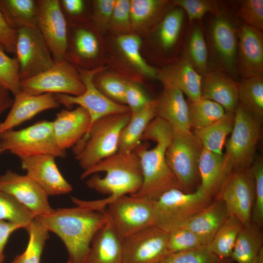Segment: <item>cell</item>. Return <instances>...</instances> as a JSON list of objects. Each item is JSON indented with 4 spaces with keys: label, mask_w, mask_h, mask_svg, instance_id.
Returning <instances> with one entry per match:
<instances>
[{
    "label": "cell",
    "mask_w": 263,
    "mask_h": 263,
    "mask_svg": "<svg viewBox=\"0 0 263 263\" xmlns=\"http://www.w3.org/2000/svg\"><path fill=\"white\" fill-rule=\"evenodd\" d=\"M93 175L86 184L88 187L108 197L85 201L72 197L77 206L101 212L107 205L127 194L132 195L141 188L143 181L140 159L134 152H117L84 170L81 179Z\"/></svg>",
    "instance_id": "obj_1"
},
{
    "label": "cell",
    "mask_w": 263,
    "mask_h": 263,
    "mask_svg": "<svg viewBox=\"0 0 263 263\" xmlns=\"http://www.w3.org/2000/svg\"><path fill=\"white\" fill-rule=\"evenodd\" d=\"M174 133L171 126L159 117H155L149 123L141 140H151L156 145L149 150L148 144H140L134 150L140 159L143 181L140 188L130 195L154 202L169 189L182 190L165 158L166 149Z\"/></svg>",
    "instance_id": "obj_2"
},
{
    "label": "cell",
    "mask_w": 263,
    "mask_h": 263,
    "mask_svg": "<svg viewBox=\"0 0 263 263\" xmlns=\"http://www.w3.org/2000/svg\"><path fill=\"white\" fill-rule=\"evenodd\" d=\"M64 243L72 263H85L94 237L108 221L100 212L79 206L35 217Z\"/></svg>",
    "instance_id": "obj_3"
},
{
    "label": "cell",
    "mask_w": 263,
    "mask_h": 263,
    "mask_svg": "<svg viewBox=\"0 0 263 263\" xmlns=\"http://www.w3.org/2000/svg\"><path fill=\"white\" fill-rule=\"evenodd\" d=\"M131 117V112L112 114L94 122L74 146V152L84 170L117 152L119 136Z\"/></svg>",
    "instance_id": "obj_4"
},
{
    "label": "cell",
    "mask_w": 263,
    "mask_h": 263,
    "mask_svg": "<svg viewBox=\"0 0 263 263\" xmlns=\"http://www.w3.org/2000/svg\"><path fill=\"white\" fill-rule=\"evenodd\" d=\"M235 16L221 4L211 14L205 33L208 52L209 70L224 72L234 79L238 76L235 61L238 47V24Z\"/></svg>",
    "instance_id": "obj_5"
},
{
    "label": "cell",
    "mask_w": 263,
    "mask_h": 263,
    "mask_svg": "<svg viewBox=\"0 0 263 263\" xmlns=\"http://www.w3.org/2000/svg\"><path fill=\"white\" fill-rule=\"evenodd\" d=\"M211 202L200 185L191 192L169 189L154 202L155 225L169 233L182 227Z\"/></svg>",
    "instance_id": "obj_6"
},
{
    "label": "cell",
    "mask_w": 263,
    "mask_h": 263,
    "mask_svg": "<svg viewBox=\"0 0 263 263\" xmlns=\"http://www.w3.org/2000/svg\"><path fill=\"white\" fill-rule=\"evenodd\" d=\"M0 147L20 159L42 154L65 158V151L56 145L52 122L41 120L20 130H9L0 132Z\"/></svg>",
    "instance_id": "obj_7"
},
{
    "label": "cell",
    "mask_w": 263,
    "mask_h": 263,
    "mask_svg": "<svg viewBox=\"0 0 263 263\" xmlns=\"http://www.w3.org/2000/svg\"><path fill=\"white\" fill-rule=\"evenodd\" d=\"M202 149L197 138L189 132H174L166 149L167 164L185 192H191L197 183L199 161Z\"/></svg>",
    "instance_id": "obj_8"
},
{
    "label": "cell",
    "mask_w": 263,
    "mask_h": 263,
    "mask_svg": "<svg viewBox=\"0 0 263 263\" xmlns=\"http://www.w3.org/2000/svg\"><path fill=\"white\" fill-rule=\"evenodd\" d=\"M104 213L122 239L155 225L154 202L125 195L113 201Z\"/></svg>",
    "instance_id": "obj_9"
},
{
    "label": "cell",
    "mask_w": 263,
    "mask_h": 263,
    "mask_svg": "<svg viewBox=\"0 0 263 263\" xmlns=\"http://www.w3.org/2000/svg\"><path fill=\"white\" fill-rule=\"evenodd\" d=\"M260 123L239 104L234 112V122L225 154L232 169H249L255 159L261 136Z\"/></svg>",
    "instance_id": "obj_10"
},
{
    "label": "cell",
    "mask_w": 263,
    "mask_h": 263,
    "mask_svg": "<svg viewBox=\"0 0 263 263\" xmlns=\"http://www.w3.org/2000/svg\"><path fill=\"white\" fill-rule=\"evenodd\" d=\"M21 84L23 92L35 95L53 93L78 96L86 90L77 68L65 60L55 61L50 69L21 81Z\"/></svg>",
    "instance_id": "obj_11"
},
{
    "label": "cell",
    "mask_w": 263,
    "mask_h": 263,
    "mask_svg": "<svg viewBox=\"0 0 263 263\" xmlns=\"http://www.w3.org/2000/svg\"><path fill=\"white\" fill-rule=\"evenodd\" d=\"M77 69L86 90L82 94L78 96L54 94L60 105H63L67 109H70L75 104L84 108L90 116V128L94 122L105 116L131 112L128 106L111 100L96 87L94 78L97 74L101 71L102 68L92 70Z\"/></svg>",
    "instance_id": "obj_12"
},
{
    "label": "cell",
    "mask_w": 263,
    "mask_h": 263,
    "mask_svg": "<svg viewBox=\"0 0 263 263\" xmlns=\"http://www.w3.org/2000/svg\"><path fill=\"white\" fill-rule=\"evenodd\" d=\"M17 31L15 57L18 61L21 81L50 69L55 61L37 27L22 28Z\"/></svg>",
    "instance_id": "obj_13"
},
{
    "label": "cell",
    "mask_w": 263,
    "mask_h": 263,
    "mask_svg": "<svg viewBox=\"0 0 263 263\" xmlns=\"http://www.w3.org/2000/svg\"><path fill=\"white\" fill-rule=\"evenodd\" d=\"M255 181L250 169H232L225 179L215 199L224 202L229 214L246 225L251 223L255 199Z\"/></svg>",
    "instance_id": "obj_14"
},
{
    "label": "cell",
    "mask_w": 263,
    "mask_h": 263,
    "mask_svg": "<svg viewBox=\"0 0 263 263\" xmlns=\"http://www.w3.org/2000/svg\"><path fill=\"white\" fill-rule=\"evenodd\" d=\"M169 233L155 225L122 240L123 263H159L169 255Z\"/></svg>",
    "instance_id": "obj_15"
},
{
    "label": "cell",
    "mask_w": 263,
    "mask_h": 263,
    "mask_svg": "<svg viewBox=\"0 0 263 263\" xmlns=\"http://www.w3.org/2000/svg\"><path fill=\"white\" fill-rule=\"evenodd\" d=\"M37 28L47 44L55 61L64 60L67 46V23L59 0H38Z\"/></svg>",
    "instance_id": "obj_16"
},
{
    "label": "cell",
    "mask_w": 263,
    "mask_h": 263,
    "mask_svg": "<svg viewBox=\"0 0 263 263\" xmlns=\"http://www.w3.org/2000/svg\"><path fill=\"white\" fill-rule=\"evenodd\" d=\"M0 188L13 196L35 217L52 212L47 193L33 180L11 170L0 176Z\"/></svg>",
    "instance_id": "obj_17"
},
{
    "label": "cell",
    "mask_w": 263,
    "mask_h": 263,
    "mask_svg": "<svg viewBox=\"0 0 263 263\" xmlns=\"http://www.w3.org/2000/svg\"><path fill=\"white\" fill-rule=\"evenodd\" d=\"M235 61L238 76L263 75V31L242 23L238 27Z\"/></svg>",
    "instance_id": "obj_18"
},
{
    "label": "cell",
    "mask_w": 263,
    "mask_h": 263,
    "mask_svg": "<svg viewBox=\"0 0 263 263\" xmlns=\"http://www.w3.org/2000/svg\"><path fill=\"white\" fill-rule=\"evenodd\" d=\"M54 156L42 154L20 158L21 167L48 195L68 193L72 186L60 173Z\"/></svg>",
    "instance_id": "obj_19"
},
{
    "label": "cell",
    "mask_w": 263,
    "mask_h": 263,
    "mask_svg": "<svg viewBox=\"0 0 263 263\" xmlns=\"http://www.w3.org/2000/svg\"><path fill=\"white\" fill-rule=\"evenodd\" d=\"M55 142L61 150L75 146L87 133L91 125L88 112L79 106L73 110H62L52 121Z\"/></svg>",
    "instance_id": "obj_20"
},
{
    "label": "cell",
    "mask_w": 263,
    "mask_h": 263,
    "mask_svg": "<svg viewBox=\"0 0 263 263\" xmlns=\"http://www.w3.org/2000/svg\"><path fill=\"white\" fill-rule=\"evenodd\" d=\"M99 44L91 28L75 23H67V46L64 60L77 68L86 69L98 56Z\"/></svg>",
    "instance_id": "obj_21"
},
{
    "label": "cell",
    "mask_w": 263,
    "mask_h": 263,
    "mask_svg": "<svg viewBox=\"0 0 263 263\" xmlns=\"http://www.w3.org/2000/svg\"><path fill=\"white\" fill-rule=\"evenodd\" d=\"M59 106L54 94L35 95L21 91L14 96L10 112L4 120L0 122V132L12 130L39 113L57 108Z\"/></svg>",
    "instance_id": "obj_22"
},
{
    "label": "cell",
    "mask_w": 263,
    "mask_h": 263,
    "mask_svg": "<svg viewBox=\"0 0 263 263\" xmlns=\"http://www.w3.org/2000/svg\"><path fill=\"white\" fill-rule=\"evenodd\" d=\"M239 83L227 74L209 70L203 76L201 98L214 101L226 113H234L239 102Z\"/></svg>",
    "instance_id": "obj_23"
},
{
    "label": "cell",
    "mask_w": 263,
    "mask_h": 263,
    "mask_svg": "<svg viewBox=\"0 0 263 263\" xmlns=\"http://www.w3.org/2000/svg\"><path fill=\"white\" fill-rule=\"evenodd\" d=\"M163 86V92L155 100V117L168 122L174 132H191L188 103L184 98L183 93L173 86Z\"/></svg>",
    "instance_id": "obj_24"
},
{
    "label": "cell",
    "mask_w": 263,
    "mask_h": 263,
    "mask_svg": "<svg viewBox=\"0 0 263 263\" xmlns=\"http://www.w3.org/2000/svg\"><path fill=\"white\" fill-rule=\"evenodd\" d=\"M157 77L163 85L173 86L180 90L190 102L201 99L203 76L183 57L158 72Z\"/></svg>",
    "instance_id": "obj_25"
},
{
    "label": "cell",
    "mask_w": 263,
    "mask_h": 263,
    "mask_svg": "<svg viewBox=\"0 0 263 263\" xmlns=\"http://www.w3.org/2000/svg\"><path fill=\"white\" fill-rule=\"evenodd\" d=\"M200 186L210 200L215 197L225 179L232 170L225 154L202 149L198 165Z\"/></svg>",
    "instance_id": "obj_26"
},
{
    "label": "cell",
    "mask_w": 263,
    "mask_h": 263,
    "mask_svg": "<svg viewBox=\"0 0 263 263\" xmlns=\"http://www.w3.org/2000/svg\"><path fill=\"white\" fill-rule=\"evenodd\" d=\"M85 263H123L122 240L108 219L94 237Z\"/></svg>",
    "instance_id": "obj_27"
},
{
    "label": "cell",
    "mask_w": 263,
    "mask_h": 263,
    "mask_svg": "<svg viewBox=\"0 0 263 263\" xmlns=\"http://www.w3.org/2000/svg\"><path fill=\"white\" fill-rule=\"evenodd\" d=\"M229 215L224 202L215 199L190 218L182 227L196 234L205 245H208Z\"/></svg>",
    "instance_id": "obj_28"
},
{
    "label": "cell",
    "mask_w": 263,
    "mask_h": 263,
    "mask_svg": "<svg viewBox=\"0 0 263 263\" xmlns=\"http://www.w3.org/2000/svg\"><path fill=\"white\" fill-rule=\"evenodd\" d=\"M155 116V100H152L136 113L131 115L129 122L121 132L117 152L129 153L133 152L141 144L144 132Z\"/></svg>",
    "instance_id": "obj_29"
},
{
    "label": "cell",
    "mask_w": 263,
    "mask_h": 263,
    "mask_svg": "<svg viewBox=\"0 0 263 263\" xmlns=\"http://www.w3.org/2000/svg\"><path fill=\"white\" fill-rule=\"evenodd\" d=\"M0 11L7 24L14 30L37 27L38 0H0Z\"/></svg>",
    "instance_id": "obj_30"
},
{
    "label": "cell",
    "mask_w": 263,
    "mask_h": 263,
    "mask_svg": "<svg viewBox=\"0 0 263 263\" xmlns=\"http://www.w3.org/2000/svg\"><path fill=\"white\" fill-rule=\"evenodd\" d=\"M262 227L250 223L244 225L236 240L230 259L237 263H255L263 249Z\"/></svg>",
    "instance_id": "obj_31"
},
{
    "label": "cell",
    "mask_w": 263,
    "mask_h": 263,
    "mask_svg": "<svg viewBox=\"0 0 263 263\" xmlns=\"http://www.w3.org/2000/svg\"><path fill=\"white\" fill-rule=\"evenodd\" d=\"M130 1L132 29L138 31L145 30L160 21L166 15L164 14L170 3V1L164 0Z\"/></svg>",
    "instance_id": "obj_32"
},
{
    "label": "cell",
    "mask_w": 263,
    "mask_h": 263,
    "mask_svg": "<svg viewBox=\"0 0 263 263\" xmlns=\"http://www.w3.org/2000/svg\"><path fill=\"white\" fill-rule=\"evenodd\" d=\"M186 14L176 7L169 11L160 20L154 34L158 47L167 52L174 49L182 35Z\"/></svg>",
    "instance_id": "obj_33"
},
{
    "label": "cell",
    "mask_w": 263,
    "mask_h": 263,
    "mask_svg": "<svg viewBox=\"0 0 263 263\" xmlns=\"http://www.w3.org/2000/svg\"><path fill=\"white\" fill-rule=\"evenodd\" d=\"M201 76L209 70L208 52L204 30L196 24L191 28L186 38L183 56Z\"/></svg>",
    "instance_id": "obj_34"
},
{
    "label": "cell",
    "mask_w": 263,
    "mask_h": 263,
    "mask_svg": "<svg viewBox=\"0 0 263 263\" xmlns=\"http://www.w3.org/2000/svg\"><path fill=\"white\" fill-rule=\"evenodd\" d=\"M234 122V113L225 115L211 125L193 132L203 148L214 153L223 154V148L226 137L231 132Z\"/></svg>",
    "instance_id": "obj_35"
},
{
    "label": "cell",
    "mask_w": 263,
    "mask_h": 263,
    "mask_svg": "<svg viewBox=\"0 0 263 263\" xmlns=\"http://www.w3.org/2000/svg\"><path fill=\"white\" fill-rule=\"evenodd\" d=\"M239 102L256 121L263 117V76L244 78L239 83Z\"/></svg>",
    "instance_id": "obj_36"
},
{
    "label": "cell",
    "mask_w": 263,
    "mask_h": 263,
    "mask_svg": "<svg viewBox=\"0 0 263 263\" xmlns=\"http://www.w3.org/2000/svg\"><path fill=\"white\" fill-rule=\"evenodd\" d=\"M244 226L236 216L229 214L207 245L209 250L221 259H230L238 235Z\"/></svg>",
    "instance_id": "obj_37"
},
{
    "label": "cell",
    "mask_w": 263,
    "mask_h": 263,
    "mask_svg": "<svg viewBox=\"0 0 263 263\" xmlns=\"http://www.w3.org/2000/svg\"><path fill=\"white\" fill-rule=\"evenodd\" d=\"M116 43L125 59L137 71L150 78L157 77L158 72L141 55L142 40L138 36L132 34L118 35Z\"/></svg>",
    "instance_id": "obj_38"
},
{
    "label": "cell",
    "mask_w": 263,
    "mask_h": 263,
    "mask_svg": "<svg viewBox=\"0 0 263 263\" xmlns=\"http://www.w3.org/2000/svg\"><path fill=\"white\" fill-rule=\"evenodd\" d=\"M188 117L191 128H204L223 117L226 112L219 104L212 100L201 98L188 103Z\"/></svg>",
    "instance_id": "obj_39"
},
{
    "label": "cell",
    "mask_w": 263,
    "mask_h": 263,
    "mask_svg": "<svg viewBox=\"0 0 263 263\" xmlns=\"http://www.w3.org/2000/svg\"><path fill=\"white\" fill-rule=\"evenodd\" d=\"M25 229L29 235L28 244L24 252L15 257L17 263H40L49 231L35 218Z\"/></svg>",
    "instance_id": "obj_40"
},
{
    "label": "cell",
    "mask_w": 263,
    "mask_h": 263,
    "mask_svg": "<svg viewBox=\"0 0 263 263\" xmlns=\"http://www.w3.org/2000/svg\"><path fill=\"white\" fill-rule=\"evenodd\" d=\"M34 218L13 196L0 188V220L17 224L25 229Z\"/></svg>",
    "instance_id": "obj_41"
},
{
    "label": "cell",
    "mask_w": 263,
    "mask_h": 263,
    "mask_svg": "<svg viewBox=\"0 0 263 263\" xmlns=\"http://www.w3.org/2000/svg\"><path fill=\"white\" fill-rule=\"evenodd\" d=\"M231 259H221L207 245L175 252L167 255L159 263H232Z\"/></svg>",
    "instance_id": "obj_42"
},
{
    "label": "cell",
    "mask_w": 263,
    "mask_h": 263,
    "mask_svg": "<svg viewBox=\"0 0 263 263\" xmlns=\"http://www.w3.org/2000/svg\"><path fill=\"white\" fill-rule=\"evenodd\" d=\"M0 43V85L14 96L22 91L19 66L17 58L9 56Z\"/></svg>",
    "instance_id": "obj_43"
},
{
    "label": "cell",
    "mask_w": 263,
    "mask_h": 263,
    "mask_svg": "<svg viewBox=\"0 0 263 263\" xmlns=\"http://www.w3.org/2000/svg\"><path fill=\"white\" fill-rule=\"evenodd\" d=\"M170 2L173 6L184 10L190 24L201 20L207 13L215 14L222 4L218 1L211 0H173Z\"/></svg>",
    "instance_id": "obj_44"
},
{
    "label": "cell",
    "mask_w": 263,
    "mask_h": 263,
    "mask_svg": "<svg viewBox=\"0 0 263 263\" xmlns=\"http://www.w3.org/2000/svg\"><path fill=\"white\" fill-rule=\"evenodd\" d=\"M250 170L255 181V199L251 212V223L262 227L263 225V161L256 157Z\"/></svg>",
    "instance_id": "obj_45"
},
{
    "label": "cell",
    "mask_w": 263,
    "mask_h": 263,
    "mask_svg": "<svg viewBox=\"0 0 263 263\" xmlns=\"http://www.w3.org/2000/svg\"><path fill=\"white\" fill-rule=\"evenodd\" d=\"M206 245L190 230L182 227L169 232L167 248L169 254Z\"/></svg>",
    "instance_id": "obj_46"
},
{
    "label": "cell",
    "mask_w": 263,
    "mask_h": 263,
    "mask_svg": "<svg viewBox=\"0 0 263 263\" xmlns=\"http://www.w3.org/2000/svg\"><path fill=\"white\" fill-rule=\"evenodd\" d=\"M96 87L111 100L121 104H126L125 93L127 81L113 75H101L94 78Z\"/></svg>",
    "instance_id": "obj_47"
},
{
    "label": "cell",
    "mask_w": 263,
    "mask_h": 263,
    "mask_svg": "<svg viewBox=\"0 0 263 263\" xmlns=\"http://www.w3.org/2000/svg\"><path fill=\"white\" fill-rule=\"evenodd\" d=\"M236 15L243 23L258 29L263 30V0H238Z\"/></svg>",
    "instance_id": "obj_48"
},
{
    "label": "cell",
    "mask_w": 263,
    "mask_h": 263,
    "mask_svg": "<svg viewBox=\"0 0 263 263\" xmlns=\"http://www.w3.org/2000/svg\"><path fill=\"white\" fill-rule=\"evenodd\" d=\"M130 8V0H115L109 27L112 31L119 35L128 34L132 29Z\"/></svg>",
    "instance_id": "obj_49"
},
{
    "label": "cell",
    "mask_w": 263,
    "mask_h": 263,
    "mask_svg": "<svg viewBox=\"0 0 263 263\" xmlns=\"http://www.w3.org/2000/svg\"><path fill=\"white\" fill-rule=\"evenodd\" d=\"M115 2L114 0L92 1V23L98 31L103 32L110 27Z\"/></svg>",
    "instance_id": "obj_50"
},
{
    "label": "cell",
    "mask_w": 263,
    "mask_h": 263,
    "mask_svg": "<svg viewBox=\"0 0 263 263\" xmlns=\"http://www.w3.org/2000/svg\"><path fill=\"white\" fill-rule=\"evenodd\" d=\"M152 100L138 84L127 81L125 102L130 110L131 115L141 111Z\"/></svg>",
    "instance_id": "obj_51"
},
{
    "label": "cell",
    "mask_w": 263,
    "mask_h": 263,
    "mask_svg": "<svg viewBox=\"0 0 263 263\" xmlns=\"http://www.w3.org/2000/svg\"><path fill=\"white\" fill-rule=\"evenodd\" d=\"M17 36L18 31L7 24L0 11V43L6 52L15 55Z\"/></svg>",
    "instance_id": "obj_52"
},
{
    "label": "cell",
    "mask_w": 263,
    "mask_h": 263,
    "mask_svg": "<svg viewBox=\"0 0 263 263\" xmlns=\"http://www.w3.org/2000/svg\"><path fill=\"white\" fill-rule=\"evenodd\" d=\"M59 5L67 23L79 19L85 8V2L82 0H59Z\"/></svg>",
    "instance_id": "obj_53"
},
{
    "label": "cell",
    "mask_w": 263,
    "mask_h": 263,
    "mask_svg": "<svg viewBox=\"0 0 263 263\" xmlns=\"http://www.w3.org/2000/svg\"><path fill=\"white\" fill-rule=\"evenodd\" d=\"M21 228L17 224L0 220V263H3L5 258L4 249L11 235Z\"/></svg>",
    "instance_id": "obj_54"
},
{
    "label": "cell",
    "mask_w": 263,
    "mask_h": 263,
    "mask_svg": "<svg viewBox=\"0 0 263 263\" xmlns=\"http://www.w3.org/2000/svg\"><path fill=\"white\" fill-rule=\"evenodd\" d=\"M11 94L7 89L0 85V114L12 106L14 98L10 95Z\"/></svg>",
    "instance_id": "obj_55"
},
{
    "label": "cell",
    "mask_w": 263,
    "mask_h": 263,
    "mask_svg": "<svg viewBox=\"0 0 263 263\" xmlns=\"http://www.w3.org/2000/svg\"><path fill=\"white\" fill-rule=\"evenodd\" d=\"M255 263H263V249L261 251Z\"/></svg>",
    "instance_id": "obj_56"
},
{
    "label": "cell",
    "mask_w": 263,
    "mask_h": 263,
    "mask_svg": "<svg viewBox=\"0 0 263 263\" xmlns=\"http://www.w3.org/2000/svg\"><path fill=\"white\" fill-rule=\"evenodd\" d=\"M5 150L1 148L0 147V154H1V153H2L3 151H4Z\"/></svg>",
    "instance_id": "obj_57"
},
{
    "label": "cell",
    "mask_w": 263,
    "mask_h": 263,
    "mask_svg": "<svg viewBox=\"0 0 263 263\" xmlns=\"http://www.w3.org/2000/svg\"><path fill=\"white\" fill-rule=\"evenodd\" d=\"M11 263H17V260L16 258H14L13 261Z\"/></svg>",
    "instance_id": "obj_58"
},
{
    "label": "cell",
    "mask_w": 263,
    "mask_h": 263,
    "mask_svg": "<svg viewBox=\"0 0 263 263\" xmlns=\"http://www.w3.org/2000/svg\"><path fill=\"white\" fill-rule=\"evenodd\" d=\"M66 263H72L69 260H68Z\"/></svg>",
    "instance_id": "obj_59"
}]
</instances>
